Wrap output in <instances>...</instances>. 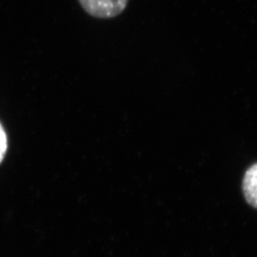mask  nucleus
<instances>
[{
	"label": "nucleus",
	"instance_id": "f257e3e1",
	"mask_svg": "<svg viewBox=\"0 0 257 257\" xmlns=\"http://www.w3.org/2000/svg\"><path fill=\"white\" fill-rule=\"evenodd\" d=\"M83 10L95 19H113L124 12L128 0H78Z\"/></svg>",
	"mask_w": 257,
	"mask_h": 257
},
{
	"label": "nucleus",
	"instance_id": "7ed1b4c3",
	"mask_svg": "<svg viewBox=\"0 0 257 257\" xmlns=\"http://www.w3.org/2000/svg\"><path fill=\"white\" fill-rule=\"evenodd\" d=\"M7 136L6 133L4 131V128L2 127L1 123H0V164L3 161L6 152H7Z\"/></svg>",
	"mask_w": 257,
	"mask_h": 257
},
{
	"label": "nucleus",
	"instance_id": "f03ea898",
	"mask_svg": "<svg viewBox=\"0 0 257 257\" xmlns=\"http://www.w3.org/2000/svg\"><path fill=\"white\" fill-rule=\"evenodd\" d=\"M242 191L246 201L257 209V163L247 169L242 181Z\"/></svg>",
	"mask_w": 257,
	"mask_h": 257
}]
</instances>
